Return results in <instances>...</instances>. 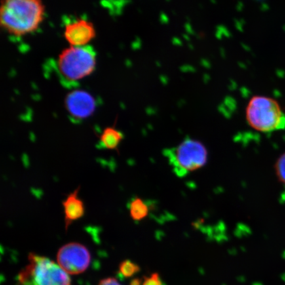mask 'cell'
Returning <instances> with one entry per match:
<instances>
[{
  "label": "cell",
  "mask_w": 285,
  "mask_h": 285,
  "mask_svg": "<svg viewBox=\"0 0 285 285\" xmlns=\"http://www.w3.org/2000/svg\"><path fill=\"white\" fill-rule=\"evenodd\" d=\"M90 259L88 248L78 242L63 245L57 253L58 265L70 274H79L85 271L90 265Z\"/></svg>",
  "instance_id": "8992f818"
},
{
  "label": "cell",
  "mask_w": 285,
  "mask_h": 285,
  "mask_svg": "<svg viewBox=\"0 0 285 285\" xmlns=\"http://www.w3.org/2000/svg\"><path fill=\"white\" fill-rule=\"evenodd\" d=\"M281 278H282V279L284 281H285V273L282 274V275L281 276Z\"/></svg>",
  "instance_id": "e0dca14e"
},
{
  "label": "cell",
  "mask_w": 285,
  "mask_h": 285,
  "mask_svg": "<svg viewBox=\"0 0 285 285\" xmlns=\"http://www.w3.org/2000/svg\"><path fill=\"white\" fill-rule=\"evenodd\" d=\"M98 285H122L119 283L116 278L114 277H109L101 280Z\"/></svg>",
  "instance_id": "9a60e30c"
},
{
  "label": "cell",
  "mask_w": 285,
  "mask_h": 285,
  "mask_svg": "<svg viewBox=\"0 0 285 285\" xmlns=\"http://www.w3.org/2000/svg\"><path fill=\"white\" fill-rule=\"evenodd\" d=\"M164 156L174 174L184 177L206 164L208 152L200 141L187 137L176 146L164 149Z\"/></svg>",
  "instance_id": "5b68a950"
},
{
  "label": "cell",
  "mask_w": 285,
  "mask_h": 285,
  "mask_svg": "<svg viewBox=\"0 0 285 285\" xmlns=\"http://www.w3.org/2000/svg\"><path fill=\"white\" fill-rule=\"evenodd\" d=\"M96 35L93 23L84 18L69 21L63 29V37L71 46H89Z\"/></svg>",
  "instance_id": "ba28073f"
},
{
  "label": "cell",
  "mask_w": 285,
  "mask_h": 285,
  "mask_svg": "<svg viewBox=\"0 0 285 285\" xmlns=\"http://www.w3.org/2000/svg\"><path fill=\"white\" fill-rule=\"evenodd\" d=\"M81 186H78L71 193L67 196L62 204L64 213L65 231H67L71 224L83 218L85 214V206L81 198H79V192Z\"/></svg>",
  "instance_id": "9c48e42d"
},
{
  "label": "cell",
  "mask_w": 285,
  "mask_h": 285,
  "mask_svg": "<svg viewBox=\"0 0 285 285\" xmlns=\"http://www.w3.org/2000/svg\"><path fill=\"white\" fill-rule=\"evenodd\" d=\"M64 106L71 117L82 120L94 115L97 103L94 97L89 92L83 89H77L67 94Z\"/></svg>",
  "instance_id": "52a82bcc"
},
{
  "label": "cell",
  "mask_w": 285,
  "mask_h": 285,
  "mask_svg": "<svg viewBox=\"0 0 285 285\" xmlns=\"http://www.w3.org/2000/svg\"><path fill=\"white\" fill-rule=\"evenodd\" d=\"M97 53L91 46H71L58 55L57 69L60 77L69 83L81 81L94 73Z\"/></svg>",
  "instance_id": "7a4b0ae2"
},
{
  "label": "cell",
  "mask_w": 285,
  "mask_h": 285,
  "mask_svg": "<svg viewBox=\"0 0 285 285\" xmlns=\"http://www.w3.org/2000/svg\"><path fill=\"white\" fill-rule=\"evenodd\" d=\"M129 213L132 220L139 222L149 214V206L144 200L139 197L134 198L129 205Z\"/></svg>",
  "instance_id": "8fae6325"
},
{
  "label": "cell",
  "mask_w": 285,
  "mask_h": 285,
  "mask_svg": "<svg viewBox=\"0 0 285 285\" xmlns=\"http://www.w3.org/2000/svg\"><path fill=\"white\" fill-rule=\"evenodd\" d=\"M142 285H162L159 274L154 273H152L150 276H145Z\"/></svg>",
  "instance_id": "5bb4252c"
},
{
  "label": "cell",
  "mask_w": 285,
  "mask_h": 285,
  "mask_svg": "<svg viewBox=\"0 0 285 285\" xmlns=\"http://www.w3.org/2000/svg\"><path fill=\"white\" fill-rule=\"evenodd\" d=\"M101 144L107 149L116 151L119 153L118 147L124 139V135L116 128V122L113 126L107 127L102 134L97 135Z\"/></svg>",
  "instance_id": "30bf717a"
},
{
  "label": "cell",
  "mask_w": 285,
  "mask_h": 285,
  "mask_svg": "<svg viewBox=\"0 0 285 285\" xmlns=\"http://www.w3.org/2000/svg\"><path fill=\"white\" fill-rule=\"evenodd\" d=\"M143 280L139 279V278H134L131 280L130 285H142Z\"/></svg>",
  "instance_id": "2e32d148"
},
{
  "label": "cell",
  "mask_w": 285,
  "mask_h": 285,
  "mask_svg": "<svg viewBox=\"0 0 285 285\" xmlns=\"http://www.w3.org/2000/svg\"><path fill=\"white\" fill-rule=\"evenodd\" d=\"M28 260L16 285H71L68 274L48 257L31 253Z\"/></svg>",
  "instance_id": "277c9868"
},
{
  "label": "cell",
  "mask_w": 285,
  "mask_h": 285,
  "mask_svg": "<svg viewBox=\"0 0 285 285\" xmlns=\"http://www.w3.org/2000/svg\"><path fill=\"white\" fill-rule=\"evenodd\" d=\"M46 16L42 0H2V28L10 35L23 37L39 30Z\"/></svg>",
  "instance_id": "6da1fadb"
},
{
  "label": "cell",
  "mask_w": 285,
  "mask_h": 285,
  "mask_svg": "<svg viewBox=\"0 0 285 285\" xmlns=\"http://www.w3.org/2000/svg\"><path fill=\"white\" fill-rule=\"evenodd\" d=\"M246 119L251 128L261 133L285 129V114L279 103L271 97H252L246 106Z\"/></svg>",
  "instance_id": "3957f363"
},
{
  "label": "cell",
  "mask_w": 285,
  "mask_h": 285,
  "mask_svg": "<svg viewBox=\"0 0 285 285\" xmlns=\"http://www.w3.org/2000/svg\"><path fill=\"white\" fill-rule=\"evenodd\" d=\"M274 171L278 180L285 185V153L282 154L274 164Z\"/></svg>",
  "instance_id": "4fadbf2b"
},
{
  "label": "cell",
  "mask_w": 285,
  "mask_h": 285,
  "mask_svg": "<svg viewBox=\"0 0 285 285\" xmlns=\"http://www.w3.org/2000/svg\"><path fill=\"white\" fill-rule=\"evenodd\" d=\"M120 273L125 277H132L140 271V267L133 261L126 259L120 263Z\"/></svg>",
  "instance_id": "7c38bea8"
}]
</instances>
